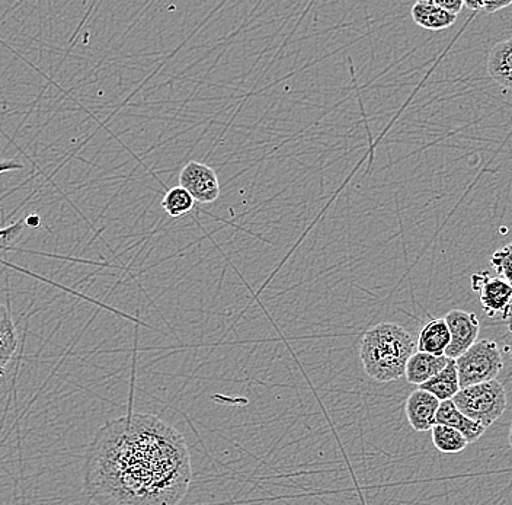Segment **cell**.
Listing matches in <instances>:
<instances>
[{"label": "cell", "instance_id": "cell-5", "mask_svg": "<svg viewBox=\"0 0 512 505\" xmlns=\"http://www.w3.org/2000/svg\"><path fill=\"white\" fill-rule=\"evenodd\" d=\"M472 289L479 294L480 305L489 318L502 321L512 310V286L501 276H492L489 271H480L472 276Z\"/></svg>", "mask_w": 512, "mask_h": 505}, {"label": "cell", "instance_id": "cell-15", "mask_svg": "<svg viewBox=\"0 0 512 505\" xmlns=\"http://www.w3.org/2000/svg\"><path fill=\"white\" fill-rule=\"evenodd\" d=\"M422 391L430 392L440 402L453 401L454 396L460 392L459 373H457L456 360L448 361L447 367L438 375L432 377L424 385L419 386Z\"/></svg>", "mask_w": 512, "mask_h": 505}, {"label": "cell", "instance_id": "cell-22", "mask_svg": "<svg viewBox=\"0 0 512 505\" xmlns=\"http://www.w3.org/2000/svg\"><path fill=\"white\" fill-rule=\"evenodd\" d=\"M505 322H507L508 334H510L511 347H512V310H511L510 316H508V318L505 319Z\"/></svg>", "mask_w": 512, "mask_h": 505}, {"label": "cell", "instance_id": "cell-14", "mask_svg": "<svg viewBox=\"0 0 512 505\" xmlns=\"http://www.w3.org/2000/svg\"><path fill=\"white\" fill-rule=\"evenodd\" d=\"M18 332L14 318L5 305L0 303V379L6 375L16 351H18Z\"/></svg>", "mask_w": 512, "mask_h": 505}, {"label": "cell", "instance_id": "cell-23", "mask_svg": "<svg viewBox=\"0 0 512 505\" xmlns=\"http://www.w3.org/2000/svg\"><path fill=\"white\" fill-rule=\"evenodd\" d=\"M510 444L512 449V424H511V430H510Z\"/></svg>", "mask_w": 512, "mask_h": 505}, {"label": "cell", "instance_id": "cell-3", "mask_svg": "<svg viewBox=\"0 0 512 505\" xmlns=\"http://www.w3.org/2000/svg\"><path fill=\"white\" fill-rule=\"evenodd\" d=\"M453 402L467 418L486 428L507 409V392L501 382L492 380L460 389Z\"/></svg>", "mask_w": 512, "mask_h": 505}, {"label": "cell", "instance_id": "cell-8", "mask_svg": "<svg viewBox=\"0 0 512 505\" xmlns=\"http://www.w3.org/2000/svg\"><path fill=\"white\" fill-rule=\"evenodd\" d=\"M441 402L431 395L430 392L418 391L412 392L406 401L405 412L409 424L415 431H430L437 424V412Z\"/></svg>", "mask_w": 512, "mask_h": 505}, {"label": "cell", "instance_id": "cell-7", "mask_svg": "<svg viewBox=\"0 0 512 505\" xmlns=\"http://www.w3.org/2000/svg\"><path fill=\"white\" fill-rule=\"evenodd\" d=\"M444 319L450 331V345L444 356L457 360L476 344L480 331L479 319L475 313L460 309L450 310Z\"/></svg>", "mask_w": 512, "mask_h": 505}, {"label": "cell", "instance_id": "cell-21", "mask_svg": "<svg viewBox=\"0 0 512 505\" xmlns=\"http://www.w3.org/2000/svg\"><path fill=\"white\" fill-rule=\"evenodd\" d=\"M440 8H443L444 11L450 12L453 15H459L462 12L464 6V0H435Z\"/></svg>", "mask_w": 512, "mask_h": 505}, {"label": "cell", "instance_id": "cell-20", "mask_svg": "<svg viewBox=\"0 0 512 505\" xmlns=\"http://www.w3.org/2000/svg\"><path fill=\"white\" fill-rule=\"evenodd\" d=\"M512 0H505V2H482V0H464V6L472 9V11H483L486 14L492 15L496 12L502 11V9L510 8Z\"/></svg>", "mask_w": 512, "mask_h": 505}, {"label": "cell", "instance_id": "cell-1", "mask_svg": "<svg viewBox=\"0 0 512 505\" xmlns=\"http://www.w3.org/2000/svg\"><path fill=\"white\" fill-rule=\"evenodd\" d=\"M191 481L184 436L162 418L140 412L102 425L83 468L86 494L96 505H178Z\"/></svg>", "mask_w": 512, "mask_h": 505}, {"label": "cell", "instance_id": "cell-9", "mask_svg": "<svg viewBox=\"0 0 512 505\" xmlns=\"http://www.w3.org/2000/svg\"><path fill=\"white\" fill-rule=\"evenodd\" d=\"M437 424L447 425L462 433L469 443H475L485 433L483 425L467 418L453 401L441 402L437 412ZM435 424V425H437Z\"/></svg>", "mask_w": 512, "mask_h": 505}, {"label": "cell", "instance_id": "cell-17", "mask_svg": "<svg viewBox=\"0 0 512 505\" xmlns=\"http://www.w3.org/2000/svg\"><path fill=\"white\" fill-rule=\"evenodd\" d=\"M431 434L434 446L446 455H456V453L463 452L469 444L462 433L454 430V428L447 427V425H434Z\"/></svg>", "mask_w": 512, "mask_h": 505}, {"label": "cell", "instance_id": "cell-11", "mask_svg": "<svg viewBox=\"0 0 512 505\" xmlns=\"http://www.w3.org/2000/svg\"><path fill=\"white\" fill-rule=\"evenodd\" d=\"M412 19L416 25L430 31H443L456 22V15L444 11L435 0H419L411 9Z\"/></svg>", "mask_w": 512, "mask_h": 505}, {"label": "cell", "instance_id": "cell-10", "mask_svg": "<svg viewBox=\"0 0 512 505\" xmlns=\"http://www.w3.org/2000/svg\"><path fill=\"white\" fill-rule=\"evenodd\" d=\"M446 356H432V354L416 351L406 364L405 376L412 385L422 386L435 375L446 369L448 361Z\"/></svg>", "mask_w": 512, "mask_h": 505}, {"label": "cell", "instance_id": "cell-16", "mask_svg": "<svg viewBox=\"0 0 512 505\" xmlns=\"http://www.w3.org/2000/svg\"><path fill=\"white\" fill-rule=\"evenodd\" d=\"M160 206L172 219H178V217L191 213L192 210H197L194 198L185 188L179 187V185L166 190L165 196L160 201Z\"/></svg>", "mask_w": 512, "mask_h": 505}, {"label": "cell", "instance_id": "cell-12", "mask_svg": "<svg viewBox=\"0 0 512 505\" xmlns=\"http://www.w3.org/2000/svg\"><path fill=\"white\" fill-rule=\"evenodd\" d=\"M488 73L499 86L512 91V37L489 51Z\"/></svg>", "mask_w": 512, "mask_h": 505}, {"label": "cell", "instance_id": "cell-2", "mask_svg": "<svg viewBox=\"0 0 512 505\" xmlns=\"http://www.w3.org/2000/svg\"><path fill=\"white\" fill-rule=\"evenodd\" d=\"M415 348L414 338L403 326L384 322L368 329L361 338L360 359L368 377L390 383L405 376Z\"/></svg>", "mask_w": 512, "mask_h": 505}, {"label": "cell", "instance_id": "cell-6", "mask_svg": "<svg viewBox=\"0 0 512 505\" xmlns=\"http://www.w3.org/2000/svg\"><path fill=\"white\" fill-rule=\"evenodd\" d=\"M179 187L185 188L198 204L216 203L220 197L219 177L203 162L191 161L182 168Z\"/></svg>", "mask_w": 512, "mask_h": 505}, {"label": "cell", "instance_id": "cell-13", "mask_svg": "<svg viewBox=\"0 0 512 505\" xmlns=\"http://www.w3.org/2000/svg\"><path fill=\"white\" fill-rule=\"evenodd\" d=\"M450 345V331L446 319H431L422 326L418 337V351L432 354V356H444Z\"/></svg>", "mask_w": 512, "mask_h": 505}, {"label": "cell", "instance_id": "cell-18", "mask_svg": "<svg viewBox=\"0 0 512 505\" xmlns=\"http://www.w3.org/2000/svg\"><path fill=\"white\" fill-rule=\"evenodd\" d=\"M24 169V165L22 163L11 161H0V175L8 174V172L14 171H22ZM22 228H24V223L21 222L15 223V225L8 226V228L0 229V245L8 244L9 241L15 239V236H18L19 233L22 232Z\"/></svg>", "mask_w": 512, "mask_h": 505}, {"label": "cell", "instance_id": "cell-4", "mask_svg": "<svg viewBox=\"0 0 512 505\" xmlns=\"http://www.w3.org/2000/svg\"><path fill=\"white\" fill-rule=\"evenodd\" d=\"M460 388L496 380L504 369L501 348L495 341H476L463 356L456 360Z\"/></svg>", "mask_w": 512, "mask_h": 505}, {"label": "cell", "instance_id": "cell-19", "mask_svg": "<svg viewBox=\"0 0 512 505\" xmlns=\"http://www.w3.org/2000/svg\"><path fill=\"white\" fill-rule=\"evenodd\" d=\"M491 264L495 268L496 274L505 278L512 286V244L498 249L491 257Z\"/></svg>", "mask_w": 512, "mask_h": 505}]
</instances>
